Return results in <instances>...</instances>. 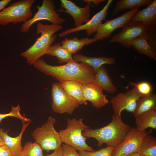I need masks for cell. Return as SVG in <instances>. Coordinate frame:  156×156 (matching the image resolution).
<instances>
[{"label": "cell", "mask_w": 156, "mask_h": 156, "mask_svg": "<svg viewBox=\"0 0 156 156\" xmlns=\"http://www.w3.org/2000/svg\"><path fill=\"white\" fill-rule=\"evenodd\" d=\"M38 70L55 79L59 82L75 81L82 84L92 82L96 72L93 68L84 62L79 63L73 60L64 65L52 66L40 58L32 65Z\"/></svg>", "instance_id": "obj_1"}, {"label": "cell", "mask_w": 156, "mask_h": 156, "mask_svg": "<svg viewBox=\"0 0 156 156\" xmlns=\"http://www.w3.org/2000/svg\"><path fill=\"white\" fill-rule=\"evenodd\" d=\"M82 90L85 100L90 101L93 106L97 109L108 104L107 95L103 94V90L98 85L92 82L83 84Z\"/></svg>", "instance_id": "obj_15"}, {"label": "cell", "mask_w": 156, "mask_h": 156, "mask_svg": "<svg viewBox=\"0 0 156 156\" xmlns=\"http://www.w3.org/2000/svg\"><path fill=\"white\" fill-rule=\"evenodd\" d=\"M135 118L136 128L138 131H145L148 128L156 129V109L142 113Z\"/></svg>", "instance_id": "obj_22"}, {"label": "cell", "mask_w": 156, "mask_h": 156, "mask_svg": "<svg viewBox=\"0 0 156 156\" xmlns=\"http://www.w3.org/2000/svg\"><path fill=\"white\" fill-rule=\"evenodd\" d=\"M113 0H108L103 8L97 13L87 22L77 27L71 28L60 33L59 37H65L66 35L75 32L85 30L87 35L89 36L96 32L99 26L102 23V21L105 20L107 15V11Z\"/></svg>", "instance_id": "obj_13"}, {"label": "cell", "mask_w": 156, "mask_h": 156, "mask_svg": "<svg viewBox=\"0 0 156 156\" xmlns=\"http://www.w3.org/2000/svg\"><path fill=\"white\" fill-rule=\"evenodd\" d=\"M21 107L18 104L16 107L12 106L11 110L9 113L5 114H0V123L4 118L8 117H13L18 118L22 122H29L31 123V120L29 118L23 116L20 113Z\"/></svg>", "instance_id": "obj_29"}, {"label": "cell", "mask_w": 156, "mask_h": 156, "mask_svg": "<svg viewBox=\"0 0 156 156\" xmlns=\"http://www.w3.org/2000/svg\"><path fill=\"white\" fill-rule=\"evenodd\" d=\"M92 83L98 85L107 92L113 94L115 93L117 88L114 84L105 66H101L96 72Z\"/></svg>", "instance_id": "obj_19"}, {"label": "cell", "mask_w": 156, "mask_h": 156, "mask_svg": "<svg viewBox=\"0 0 156 156\" xmlns=\"http://www.w3.org/2000/svg\"><path fill=\"white\" fill-rule=\"evenodd\" d=\"M129 83L131 85L136 87L143 96L148 95L151 93L153 88L148 81H144L138 83L130 82Z\"/></svg>", "instance_id": "obj_31"}, {"label": "cell", "mask_w": 156, "mask_h": 156, "mask_svg": "<svg viewBox=\"0 0 156 156\" xmlns=\"http://www.w3.org/2000/svg\"><path fill=\"white\" fill-rule=\"evenodd\" d=\"M132 127L123 121L121 116L114 114L107 125L99 129L88 128L83 131L82 135L95 139L99 146L105 144L107 146L114 148L124 140Z\"/></svg>", "instance_id": "obj_2"}, {"label": "cell", "mask_w": 156, "mask_h": 156, "mask_svg": "<svg viewBox=\"0 0 156 156\" xmlns=\"http://www.w3.org/2000/svg\"><path fill=\"white\" fill-rule=\"evenodd\" d=\"M11 0H1L0 1V11L3 9L5 7L10 3Z\"/></svg>", "instance_id": "obj_36"}, {"label": "cell", "mask_w": 156, "mask_h": 156, "mask_svg": "<svg viewBox=\"0 0 156 156\" xmlns=\"http://www.w3.org/2000/svg\"><path fill=\"white\" fill-rule=\"evenodd\" d=\"M152 129L140 131L132 127L126 137L121 144L114 148L111 156H125L137 152L144 137L152 132Z\"/></svg>", "instance_id": "obj_10"}, {"label": "cell", "mask_w": 156, "mask_h": 156, "mask_svg": "<svg viewBox=\"0 0 156 156\" xmlns=\"http://www.w3.org/2000/svg\"><path fill=\"white\" fill-rule=\"evenodd\" d=\"M97 40L94 38H83L79 39L76 37L73 39H68L65 37L61 42L62 47L71 54H74L86 45L92 44Z\"/></svg>", "instance_id": "obj_21"}, {"label": "cell", "mask_w": 156, "mask_h": 156, "mask_svg": "<svg viewBox=\"0 0 156 156\" xmlns=\"http://www.w3.org/2000/svg\"><path fill=\"white\" fill-rule=\"evenodd\" d=\"M143 96L134 87L125 92L119 93L112 97L110 102L114 114L121 116L122 112L125 110L133 113L135 109L137 101Z\"/></svg>", "instance_id": "obj_11"}, {"label": "cell", "mask_w": 156, "mask_h": 156, "mask_svg": "<svg viewBox=\"0 0 156 156\" xmlns=\"http://www.w3.org/2000/svg\"><path fill=\"white\" fill-rule=\"evenodd\" d=\"M65 91L80 104H87L82 92V84L72 81H66L60 82Z\"/></svg>", "instance_id": "obj_23"}, {"label": "cell", "mask_w": 156, "mask_h": 156, "mask_svg": "<svg viewBox=\"0 0 156 156\" xmlns=\"http://www.w3.org/2000/svg\"><path fill=\"white\" fill-rule=\"evenodd\" d=\"M83 119L76 118L67 120V127L65 129L60 130L59 133L62 143L68 145L76 150L93 151L94 150L86 143L87 137L82 135V131L89 128L84 124Z\"/></svg>", "instance_id": "obj_4"}, {"label": "cell", "mask_w": 156, "mask_h": 156, "mask_svg": "<svg viewBox=\"0 0 156 156\" xmlns=\"http://www.w3.org/2000/svg\"><path fill=\"white\" fill-rule=\"evenodd\" d=\"M56 121L55 118L49 117L45 123L41 127L36 128L32 133L33 138L43 150L47 151H55L62 146L59 132L56 131L54 127Z\"/></svg>", "instance_id": "obj_6"}, {"label": "cell", "mask_w": 156, "mask_h": 156, "mask_svg": "<svg viewBox=\"0 0 156 156\" xmlns=\"http://www.w3.org/2000/svg\"><path fill=\"white\" fill-rule=\"evenodd\" d=\"M156 109V95L151 93L139 98L137 101L135 109L133 113L136 118L141 114L152 109Z\"/></svg>", "instance_id": "obj_24"}, {"label": "cell", "mask_w": 156, "mask_h": 156, "mask_svg": "<svg viewBox=\"0 0 156 156\" xmlns=\"http://www.w3.org/2000/svg\"><path fill=\"white\" fill-rule=\"evenodd\" d=\"M51 107L57 113L72 114L79 104L64 89L60 83H54L52 85Z\"/></svg>", "instance_id": "obj_9"}, {"label": "cell", "mask_w": 156, "mask_h": 156, "mask_svg": "<svg viewBox=\"0 0 156 156\" xmlns=\"http://www.w3.org/2000/svg\"><path fill=\"white\" fill-rule=\"evenodd\" d=\"M105 0H83V1L86 3L91 4L93 3L95 6H97L101 3L104 2Z\"/></svg>", "instance_id": "obj_35"}, {"label": "cell", "mask_w": 156, "mask_h": 156, "mask_svg": "<svg viewBox=\"0 0 156 156\" xmlns=\"http://www.w3.org/2000/svg\"><path fill=\"white\" fill-rule=\"evenodd\" d=\"M0 156H12L11 151L5 144L0 146Z\"/></svg>", "instance_id": "obj_33"}, {"label": "cell", "mask_w": 156, "mask_h": 156, "mask_svg": "<svg viewBox=\"0 0 156 156\" xmlns=\"http://www.w3.org/2000/svg\"><path fill=\"white\" fill-rule=\"evenodd\" d=\"M44 156H62V146L54 151L51 154Z\"/></svg>", "instance_id": "obj_34"}, {"label": "cell", "mask_w": 156, "mask_h": 156, "mask_svg": "<svg viewBox=\"0 0 156 156\" xmlns=\"http://www.w3.org/2000/svg\"><path fill=\"white\" fill-rule=\"evenodd\" d=\"M60 1L61 8L56 11L64 12L71 16L74 21L75 27L86 23L90 20L91 4L90 3H87L85 7H80L71 1L61 0Z\"/></svg>", "instance_id": "obj_14"}, {"label": "cell", "mask_w": 156, "mask_h": 156, "mask_svg": "<svg viewBox=\"0 0 156 156\" xmlns=\"http://www.w3.org/2000/svg\"><path fill=\"white\" fill-rule=\"evenodd\" d=\"M61 146L62 156H80L76 150L70 145L63 144Z\"/></svg>", "instance_id": "obj_32"}, {"label": "cell", "mask_w": 156, "mask_h": 156, "mask_svg": "<svg viewBox=\"0 0 156 156\" xmlns=\"http://www.w3.org/2000/svg\"><path fill=\"white\" fill-rule=\"evenodd\" d=\"M46 54L56 57L59 63H64L73 60L71 54L63 48L61 43L51 45L48 49Z\"/></svg>", "instance_id": "obj_27"}, {"label": "cell", "mask_w": 156, "mask_h": 156, "mask_svg": "<svg viewBox=\"0 0 156 156\" xmlns=\"http://www.w3.org/2000/svg\"><path fill=\"white\" fill-rule=\"evenodd\" d=\"M137 152L142 156H156V138L146 134Z\"/></svg>", "instance_id": "obj_26"}, {"label": "cell", "mask_w": 156, "mask_h": 156, "mask_svg": "<svg viewBox=\"0 0 156 156\" xmlns=\"http://www.w3.org/2000/svg\"><path fill=\"white\" fill-rule=\"evenodd\" d=\"M114 148L107 146L96 151H79V153L80 156H111Z\"/></svg>", "instance_id": "obj_30"}, {"label": "cell", "mask_w": 156, "mask_h": 156, "mask_svg": "<svg viewBox=\"0 0 156 156\" xmlns=\"http://www.w3.org/2000/svg\"><path fill=\"white\" fill-rule=\"evenodd\" d=\"M42 149L36 142L26 143L20 156H44Z\"/></svg>", "instance_id": "obj_28"}, {"label": "cell", "mask_w": 156, "mask_h": 156, "mask_svg": "<svg viewBox=\"0 0 156 156\" xmlns=\"http://www.w3.org/2000/svg\"><path fill=\"white\" fill-rule=\"evenodd\" d=\"M63 28L61 25L52 24H43L38 22L36 25V35L40 34L35 42L25 51L22 52L21 55L25 58L30 65L33 64L47 52L55 41L57 36L55 33Z\"/></svg>", "instance_id": "obj_3"}, {"label": "cell", "mask_w": 156, "mask_h": 156, "mask_svg": "<svg viewBox=\"0 0 156 156\" xmlns=\"http://www.w3.org/2000/svg\"><path fill=\"white\" fill-rule=\"evenodd\" d=\"M73 58V60L76 62H81L88 64L93 68L96 72L103 64L112 65L116 62L115 59L112 57H90L81 54H75Z\"/></svg>", "instance_id": "obj_20"}, {"label": "cell", "mask_w": 156, "mask_h": 156, "mask_svg": "<svg viewBox=\"0 0 156 156\" xmlns=\"http://www.w3.org/2000/svg\"><path fill=\"white\" fill-rule=\"evenodd\" d=\"M138 10H129L119 17L102 23L99 26L93 38L97 41L107 38L115 30L118 28H122L130 22L131 17Z\"/></svg>", "instance_id": "obj_12"}, {"label": "cell", "mask_w": 156, "mask_h": 156, "mask_svg": "<svg viewBox=\"0 0 156 156\" xmlns=\"http://www.w3.org/2000/svg\"><path fill=\"white\" fill-rule=\"evenodd\" d=\"M140 36H148L156 42V33L154 32L143 23L129 22L119 33L114 35L110 40L112 43H119L126 48L132 47V42Z\"/></svg>", "instance_id": "obj_7"}, {"label": "cell", "mask_w": 156, "mask_h": 156, "mask_svg": "<svg viewBox=\"0 0 156 156\" xmlns=\"http://www.w3.org/2000/svg\"><path fill=\"white\" fill-rule=\"evenodd\" d=\"M153 0H118L116 1L112 15L125 10H130L138 9L142 6H148Z\"/></svg>", "instance_id": "obj_25"}, {"label": "cell", "mask_w": 156, "mask_h": 156, "mask_svg": "<svg viewBox=\"0 0 156 156\" xmlns=\"http://www.w3.org/2000/svg\"><path fill=\"white\" fill-rule=\"evenodd\" d=\"M5 144L4 140L0 135V146Z\"/></svg>", "instance_id": "obj_38"}, {"label": "cell", "mask_w": 156, "mask_h": 156, "mask_svg": "<svg viewBox=\"0 0 156 156\" xmlns=\"http://www.w3.org/2000/svg\"><path fill=\"white\" fill-rule=\"evenodd\" d=\"M23 122L21 130L16 137H12L8 135V132L9 130H5L0 128V135L3 138L5 144L11 151L12 156H20L23 150L21 145V140L24 132L29 125L30 122Z\"/></svg>", "instance_id": "obj_17"}, {"label": "cell", "mask_w": 156, "mask_h": 156, "mask_svg": "<svg viewBox=\"0 0 156 156\" xmlns=\"http://www.w3.org/2000/svg\"><path fill=\"white\" fill-rule=\"evenodd\" d=\"M36 7L38 10L33 17L21 26V30L22 33L28 32L32 25L40 21L47 20L52 24L61 25L66 21L55 10L56 8L53 0H43L42 5H37Z\"/></svg>", "instance_id": "obj_8"}, {"label": "cell", "mask_w": 156, "mask_h": 156, "mask_svg": "<svg viewBox=\"0 0 156 156\" xmlns=\"http://www.w3.org/2000/svg\"><path fill=\"white\" fill-rule=\"evenodd\" d=\"M130 22L141 23L156 33V0L146 8L138 10L131 17Z\"/></svg>", "instance_id": "obj_16"}, {"label": "cell", "mask_w": 156, "mask_h": 156, "mask_svg": "<svg viewBox=\"0 0 156 156\" xmlns=\"http://www.w3.org/2000/svg\"><path fill=\"white\" fill-rule=\"evenodd\" d=\"M125 156H142L138 152H135L131 153Z\"/></svg>", "instance_id": "obj_37"}, {"label": "cell", "mask_w": 156, "mask_h": 156, "mask_svg": "<svg viewBox=\"0 0 156 156\" xmlns=\"http://www.w3.org/2000/svg\"><path fill=\"white\" fill-rule=\"evenodd\" d=\"M35 0L16 1L0 11V25L25 22L32 18L31 7Z\"/></svg>", "instance_id": "obj_5"}, {"label": "cell", "mask_w": 156, "mask_h": 156, "mask_svg": "<svg viewBox=\"0 0 156 156\" xmlns=\"http://www.w3.org/2000/svg\"><path fill=\"white\" fill-rule=\"evenodd\" d=\"M132 47L137 52L156 60V42L148 36H140L133 40Z\"/></svg>", "instance_id": "obj_18"}]
</instances>
